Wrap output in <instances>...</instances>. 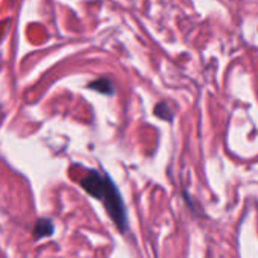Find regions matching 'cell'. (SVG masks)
<instances>
[{
    "label": "cell",
    "instance_id": "obj_1",
    "mask_svg": "<svg viewBox=\"0 0 258 258\" xmlns=\"http://www.w3.org/2000/svg\"><path fill=\"white\" fill-rule=\"evenodd\" d=\"M81 187L88 195L103 202L109 217L121 232L127 231V216L121 195L108 175L90 170L81 179Z\"/></svg>",
    "mask_w": 258,
    "mask_h": 258
},
{
    "label": "cell",
    "instance_id": "obj_2",
    "mask_svg": "<svg viewBox=\"0 0 258 258\" xmlns=\"http://www.w3.org/2000/svg\"><path fill=\"white\" fill-rule=\"evenodd\" d=\"M53 229H55V226H53L52 220H49V219H38L35 226H34V237L37 240L49 237V235L53 234Z\"/></svg>",
    "mask_w": 258,
    "mask_h": 258
},
{
    "label": "cell",
    "instance_id": "obj_3",
    "mask_svg": "<svg viewBox=\"0 0 258 258\" xmlns=\"http://www.w3.org/2000/svg\"><path fill=\"white\" fill-rule=\"evenodd\" d=\"M90 90H94V91H99L102 94H112L114 93V85L109 79L106 78H100V79H96L93 81L90 85H88Z\"/></svg>",
    "mask_w": 258,
    "mask_h": 258
},
{
    "label": "cell",
    "instance_id": "obj_4",
    "mask_svg": "<svg viewBox=\"0 0 258 258\" xmlns=\"http://www.w3.org/2000/svg\"><path fill=\"white\" fill-rule=\"evenodd\" d=\"M155 115L160 117V118H163V120H167V121H172L173 120L172 109L169 108V105L166 102L157 103V106H155Z\"/></svg>",
    "mask_w": 258,
    "mask_h": 258
}]
</instances>
